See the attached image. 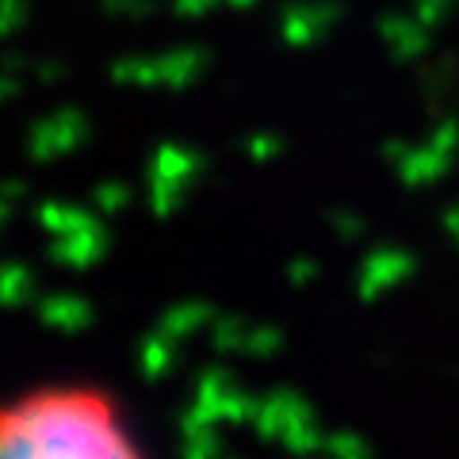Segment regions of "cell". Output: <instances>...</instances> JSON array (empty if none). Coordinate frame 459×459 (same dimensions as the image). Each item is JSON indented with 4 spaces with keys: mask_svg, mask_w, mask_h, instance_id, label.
<instances>
[{
    "mask_svg": "<svg viewBox=\"0 0 459 459\" xmlns=\"http://www.w3.org/2000/svg\"><path fill=\"white\" fill-rule=\"evenodd\" d=\"M31 440L35 455L74 459V455H134L138 448L119 433L108 402L81 391H47L8 410Z\"/></svg>",
    "mask_w": 459,
    "mask_h": 459,
    "instance_id": "6da1fadb",
    "label": "cell"
},
{
    "mask_svg": "<svg viewBox=\"0 0 459 459\" xmlns=\"http://www.w3.org/2000/svg\"><path fill=\"white\" fill-rule=\"evenodd\" d=\"M104 253H108V230L96 222L89 230H77V234H57V241L50 246V261L69 268H92Z\"/></svg>",
    "mask_w": 459,
    "mask_h": 459,
    "instance_id": "7a4b0ae2",
    "label": "cell"
},
{
    "mask_svg": "<svg viewBox=\"0 0 459 459\" xmlns=\"http://www.w3.org/2000/svg\"><path fill=\"white\" fill-rule=\"evenodd\" d=\"M39 318L54 325V329H65V333H77L92 322V307L77 295H54V299H42L39 303Z\"/></svg>",
    "mask_w": 459,
    "mask_h": 459,
    "instance_id": "3957f363",
    "label": "cell"
},
{
    "mask_svg": "<svg viewBox=\"0 0 459 459\" xmlns=\"http://www.w3.org/2000/svg\"><path fill=\"white\" fill-rule=\"evenodd\" d=\"M207 69V50L188 47V50H172L161 57V84L165 89H188V84Z\"/></svg>",
    "mask_w": 459,
    "mask_h": 459,
    "instance_id": "277c9868",
    "label": "cell"
},
{
    "mask_svg": "<svg viewBox=\"0 0 459 459\" xmlns=\"http://www.w3.org/2000/svg\"><path fill=\"white\" fill-rule=\"evenodd\" d=\"M204 169V153L195 150H180V146H161L153 153L150 177H165V180H184L192 184V177Z\"/></svg>",
    "mask_w": 459,
    "mask_h": 459,
    "instance_id": "5b68a950",
    "label": "cell"
},
{
    "mask_svg": "<svg viewBox=\"0 0 459 459\" xmlns=\"http://www.w3.org/2000/svg\"><path fill=\"white\" fill-rule=\"evenodd\" d=\"M214 318V307L211 303H180V307H172L165 318H161V333L165 337H172V341H180V337H188L192 329H199V325H207Z\"/></svg>",
    "mask_w": 459,
    "mask_h": 459,
    "instance_id": "8992f818",
    "label": "cell"
},
{
    "mask_svg": "<svg viewBox=\"0 0 459 459\" xmlns=\"http://www.w3.org/2000/svg\"><path fill=\"white\" fill-rule=\"evenodd\" d=\"M39 222L50 230V234H77V230H89L100 219L92 211H81V207H69V204H42L39 207Z\"/></svg>",
    "mask_w": 459,
    "mask_h": 459,
    "instance_id": "52a82bcc",
    "label": "cell"
},
{
    "mask_svg": "<svg viewBox=\"0 0 459 459\" xmlns=\"http://www.w3.org/2000/svg\"><path fill=\"white\" fill-rule=\"evenodd\" d=\"M35 295V272L27 264H0V303L4 307H23Z\"/></svg>",
    "mask_w": 459,
    "mask_h": 459,
    "instance_id": "ba28073f",
    "label": "cell"
},
{
    "mask_svg": "<svg viewBox=\"0 0 459 459\" xmlns=\"http://www.w3.org/2000/svg\"><path fill=\"white\" fill-rule=\"evenodd\" d=\"M111 81L119 84H161V57H123V62L111 65Z\"/></svg>",
    "mask_w": 459,
    "mask_h": 459,
    "instance_id": "9c48e42d",
    "label": "cell"
},
{
    "mask_svg": "<svg viewBox=\"0 0 459 459\" xmlns=\"http://www.w3.org/2000/svg\"><path fill=\"white\" fill-rule=\"evenodd\" d=\"M172 344L177 341L165 337L161 329H153L146 337V344H142V371H146V379H161L172 368Z\"/></svg>",
    "mask_w": 459,
    "mask_h": 459,
    "instance_id": "30bf717a",
    "label": "cell"
},
{
    "mask_svg": "<svg viewBox=\"0 0 459 459\" xmlns=\"http://www.w3.org/2000/svg\"><path fill=\"white\" fill-rule=\"evenodd\" d=\"M54 131H57V142H62V153H69L89 134V119H84V111H77V108H62L54 115Z\"/></svg>",
    "mask_w": 459,
    "mask_h": 459,
    "instance_id": "8fae6325",
    "label": "cell"
},
{
    "mask_svg": "<svg viewBox=\"0 0 459 459\" xmlns=\"http://www.w3.org/2000/svg\"><path fill=\"white\" fill-rule=\"evenodd\" d=\"M184 192H188V184H184V180L150 177V204H153V214H161V219H169V214L184 204Z\"/></svg>",
    "mask_w": 459,
    "mask_h": 459,
    "instance_id": "7c38bea8",
    "label": "cell"
},
{
    "mask_svg": "<svg viewBox=\"0 0 459 459\" xmlns=\"http://www.w3.org/2000/svg\"><path fill=\"white\" fill-rule=\"evenodd\" d=\"M234 391V379H230L226 368H207L204 376H199V386H195V402H207V406L219 410V402ZM222 418V413H219Z\"/></svg>",
    "mask_w": 459,
    "mask_h": 459,
    "instance_id": "4fadbf2b",
    "label": "cell"
},
{
    "mask_svg": "<svg viewBox=\"0 0 459 459\" xmlns=\"http://www.w3.org/2000/svg\"><path fill=\"white\" fill-rule=\"evenodd\" d=\"M246 322H238V318H214L211 322V344L219 352H238V349H246Z\"/></svg>",
    "mask_w": 459,
    "mask_h": 459,
    "instance_id": "5bb4252c",
    "label": "cell"
},
{
    "mask_svg": "<svg viewBox=\"0 0 459 459\" xmlns=\"http://www.w3.org/2000/svg\"><path fill=\"white\" fill-rule=\"evenodd\" d=\"M27 150H31L35 161H54V157H62V142H57V131H54V119L39 123L31 131V142H27Z\"/></svg>",
    "mask_w": 459,
    "mask_h": 459,
    "instance_id": "9a60e30c",
    "label": "cell"
},
{
    "mask_svg": "<svg viewBox=\"0 0 459 459\" xmlns=\"http://www.w3.org/2000/svg\"><path fill=\"white\" fill-rule=\"evenodd\" d=\"M256 433H261L264 440H272V437H283V429H287V413H283V406H280V398L272 394L264 406H256Z\"/></svg>",
    "mask_w": 459,
    "mask_h": 459,
    "instance_id": "2e32d148",
    "label": "cell"
},
{
    "mask_svg": "<svg viewBox=\"0 0 459 459\" xmlns=\"http://www.w3.org/2000/svg\"><path fill=\"white\" fill-rule=\"evenodd\" d=\"M219 413H222V421H230V425H246L249 418H256V402L234 386V391L219 402Z\"/></svg>",
    "mask_w": 459,
    "mask_h": 459,
    "instance_id": "e0dca14e",
    "label": "cell"
},
{
    "mask_svg": "<svg viewBox=\"0 0 459 459\" xmlns=\"http://www.w3.org/2000/svg\"><path fill=\"white\" fill-rule=\"evenodd\" d=\"M219 452H222V440H219V433H214V425L199 429V433H192V437H184V455L188 459H211Z\"/></svg>",
    "mask_w": 459,
    "mask_h": 459,
    "instance_id": "ac0fdd59",
    "label": "cell"
},
{
    "mask_svg": "<svg viewBox=\"0 0 459 459\" xmlns=\"http://www.w3.org/2000/svg\"><path fill=\"white\" fill-rule=\"evenodd\" d=\"M126 199H131V192H126L119 180H108V184H100V188H96V207H100V214L123 211Z\"/></svg>",
    "mask_w": 459,
    "mask_h": 459,
    "instance_id": "d6986e66",
    "label": "cell"
},
{
    "mask_svg": "<svg viewBox=\"0 0 459 459\" xmlns=\"http://www.w3.org/2000/svg\"><path fill=\"white\" fill-rule=\"evenodd\" d=\"M280 349V329H253L249 341H246V352L249 356H268Z\"/></svg>",
    "mask_w": 459,
    "mask_h": 459,
    "instance_id": "ffe728a7",
    "label": "cell"
},
{
    "mask_svg": "<svg viewBox=\"0 0 459 459\" xmlns=\"http://www.w3.org/2000/svg\"><path fill=\"white\" fill-rule=\"evenodd\" d=\"M222 0H177V12L180 16H207V12H214Z\"/></svg>",
    "mask_w": 459,
    "mask_h": 459,
    "instance_id": "44dd1931",
    "label": "cell"
},
{
    "mask_svg": "<svg viewBox=\"0 0 459 459\" xmlns=\"http://www.w3.org/2000/svg\"><path fill=\"white\" fill-rule=\"evenodd\" d=\"M0 12L8 16V23H12V31L27 20V0H0Z\"/></svg>",
    "mask_w": 459,
    "mask_h": 459,
    "instance_id": "7402d4cb",
    "label": "cell"
},
{
    "mask_svg": "<svg viewBox=\"0 0 459 459\" xmlns=\"http://www.w3.org/2000/svg\"><path fill=\"white\" fill-rule=\"evenodd\" d=\"M249 153L256 157V161H268L272 153H280V142H276V138H264V134H261V138H253V142H249Z\"/></svg>",
    "mask_w": 459,
    "mask_h": 459,
    "instance_id": "603a6c76",
    "label": "cell"
},
{
    "mask_svg": "<svg viewBox=\"0 0 459 459\" xmlns=\"http://www.w3.org/2000/svg\"><path fill=\"white\" fill-rule=\"evenodd\" d=\"M20 92V81H16V74H0V100H12Z\"/></svg>",
    "mask_w": 459,
    "mask_h": 459,
    "instance_id": "cb8c5ba5",
    "label": "cell"
},
{
    "mask_svg": "<svg viewBox=\"0 0 459 459\" xmlns=\"http://www.w3.org/2000/svg\"><path fill=\"white\" fill-rule=\"evenodd\" d=\"M0 69H4V74H23V69H27V57L8 54V57H0Z\"/></svg>",
    "mask_w": 459,
    "mask_h": 459,
    "instance_id": "d4e9b609",
    "label": "cell"
},
{
    "mask_svg": "<svg viewBox=\"0 0 459 459\" xmlns=\"http://www.w3.org/2000/svg\"><path fill=\"white\" fill-rule=\"evenodd\" d=\"M62 74H65V69H62V62H54V57H50V62H42V65H39V77H42V81H57Z\"/></svg>",
    "mask_w": 459,
    "mask_h": 459,
    "instance_id": "484cf974",
    "label": "cell"
},
{
    "mask_svg": "<svg viewBox=\"0 0 459 459\" xmlns=\"http://www.w3.org/2000/svg\"><path fill=\"white\" fill-rule=\"evenodd\" d=\"M0 195H4L8 204H12V199H20L23 195V180H4V184H0Z\"/></svg>",
    "mask_w": 459,
    "mask_h": 459,
    "instance_id": "4316f807",
    "label": "cell"
},
{
    "mask_svg": "<svg viewBox=\"0 0 459 459\" xmlns=\"http://www.w3.org/2000/svg\"><path fill=\"white\" fill-rule=\"evenodd\" d=\"M310 276V264H295L291 268V280H307Z\"/></svg>",
    "mask_w": 459,
    "mask_h": 459,
    "instance_id": "83f0119b",
    "label": "cell"
},
{
    "mask_svg": "<svg viewBox=\"0 0 459 459\" xmlns=\"http://www.w3.org/2000/svg\"><path fill=\"white\" fill-rule=\"evenodd\" d=\"M126 4H131V0H104V8H108V12H123Z\"/></svg>",
    "mask_w": 459,
    "mask_h": 459,
    "instance_id": "f1b7e54d",
    "label": "cell"
},
{
    "mask_svg": "<svg viewBox=\"0 0 459 459\" xmlns=\"http://www.w3.org/2000/svg\"><path fill=\"white\" fill-rule=\"evenodd\" d=\"M226 4H234V8H253L256 0H226Z\"/></svg>",
    "mask_w": 459,
    "mask_h": 459,
    "instance_id": "f546056e",
    "label": "cell"
},
{
    "mask_svg": "<svg viewBox=\"0 0 459 459\" xmlns=\"http://www.w3.org/2000/svg\"><path fill=\"white\" fill-rule=\"evenodd\" d=\"M8 31H12V23H8L4 12H0V35H8Z\"/></svg>",
    "mask_w": 459,
    "mask_h": 459,
    "instance_id": "4dcf8cb0",
    "label": "cell"
}]
</instances>
